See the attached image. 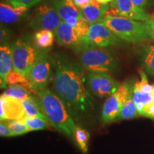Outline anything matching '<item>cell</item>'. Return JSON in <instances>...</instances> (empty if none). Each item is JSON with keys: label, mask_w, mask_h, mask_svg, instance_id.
<instances>
[{"label": "cell", "mask_w": 154, "mask_h": 154, "mask_svg": "<svg viewBox=\"0 0 154 154\" xmlns=\"http://www.w3.org/2000/svg\"><path fill=\"white\" fill-rule=\"evenodd\" d=\"M153 95H154V85L153 86Z\"/></svg>", "instance_id": "cell-36"}, {"label": "cell", "mask_w": 154, "mask_h": 154, "mask_svg": "<svg viewBox=\"0 0 154 154\" xmlns=\"http://www.w3.org/2000/svg\"><path fill=\"white\" fill-rule=\"evenodd\" d=\"M61 22V19L53 5L42 4L36 9L35 14L29 23L34 29L50 30L54 32Z\"/></svg>", "instance_id": "cell-10"}, {"label": "cell", "mask_w": 154, "mask_h": 154, "mask_svg": "<svg viewBox=\"0 0 154 154\" xmlns=\"http://www.w3.org/2000/svg\"><path fill=\"white\" fill-rule=\"evenodd\" d=\"M9 128L12 131V132L15 134V136H20L24 135L30 132L31 131L29 127L24 124L22 120H13L5 121Z\"/></svg>", "instance_id": "cell-26"}, {"label": "cell", "mask_w": 154, "mask_h": 154, "mask_svg": "<svg viewBox=\"0 0 154 154\" xmlns=\"http://www.w3.org/2000/svg\"><path fill=\"white\" fill-rule=\"evenodd\" d=\"M139 116L137 107L136 103H134L132 98V92L128 96V99L125 102V103L121 108L119 114L117 117V119L121 120H129L136 118Z\"/></svg>", "instance_id": "cell-20"}, {"label": "cell", "mask_w": 154, "mask_h": 154, "mask_svg": "<svg viewBox=\"0 0 154 154\" xmlns=\"http://www.w3.org/2000/svg\"><path fill=\"white\" fill-rule=\"evenodd\" d=\"M87 85L90 91L99 98L109 97L121 86L111 74L102 72H89Z\"/></svg>", "instance_id": "cell-9"}, {"label": "cell", "mask_w": 154, "mask_h": 154, "mask_svg": "<svg viewBox=\"0 0 154 154\" xmlns=\"http://www.w3.org/2000/svg\"><path fill=\"white\" fill-rule=\"evenodd\" d=\"M89 140V133L84 128L80 126H76L75 131L74 140L78 148L84 153L88 152V142Z\"/></svg>", "instance_id": "cell-22"}, {"label": "cell", "mask_w": 154, "mask_h": 154, "mask_svg": "<svg viewBox=\"0 0 154 154\" xmlns=\"http://www.w3.org/2000/svg\"><path fill=\"white\" fill-rule=\"evenodd\" d=\"M132 98L137 107L139 116L143 111V108L154 101L153 93L141 91L134 87L132 89Z\"/></svg>", "instance_id": "cell-18"}, {"label": "cell", "mask_w": 154, "mask_h": 154, "mask_svg": "<svg viewBox=\"0 0 154 154\" xmlns=\"http://www.w3.org/2000/svg\"><path fill=\"white\" fill-rule=\"evenodd\" d=\"M11 47L13 69L26 77L34 62L44 50L39 49L34 41L28 38H19Z\"/></svg>", "instance_id": "cell-5"}, {"label": "cell", "mask_w": 154, "mask_h": 154, "mask_svg": "<svg viewBox=\"0 0 154 154\" xmlns=\"http://www.w3.org/2000/svg\"><path fill=\"white\" fill-rule=\"evenodd\" d=\"M8 35H9L8 31L2 27L1 28V42H2L4 40H5V38L8 36Z\"/></svg>", "instance_id": "cell-34"}, {"label": "cell", "mask_w": 154, "mask_h": 154, "mask_svg": "<svg viewBox=\"0 0 154 154\" xmlns=\"http://www.w3.org/2000/svg\"><path fill=\"white\" fill-rule=\"evenodd\" d=\"M79 54L82 65L89 72L112 74L119 67V58L111 50L106 47H89Z\"/></svg>", "instance_id": "cell-4"}, {"label": "cell", "mask_w": 154, "mask_h": 154, "mask_svg": "<svg viewBox=\"0 0 154 154\" xmlns=\"http://www.w3.org/2000/svg\"><path fill=\"white\" fill-rule=\"evenodd\" d=\"M54 40V34L50 30H38L34 34V41L39 49L47 50L51 47Z\"/></svg>", "instance_id": "cell-19"}, {"label": "cell", "mask_w": 154, "mask_h": 154, "mask_svg": "<svg viewBox=\"0 0 154 154\" xmlns=\"http://www.w3.org/2000/svg\"><path fill=\"white\" fill-rule=\"evenodd\" d=\"M22 103L26 116L33 117L37 116L41 117L46 119H48L44 114L40 102L38 101L37 96H35L34 94H32L29 97L22 100Z\"/></svg>", "instance_id": "cell-17"}, {"label": "cell", "mask_w": 154, "mask_h": 154, "mask_svg": "<svg viewBox=\"0 0 154 154\" xmlns=\"http://www.w3.org/2000/svg\"><path fill=\"white\" fill-rule=\"evenodd\" d=\"M54 92L62 100L75 122L83 123L93 116L94 99L88 87L82 63L69 56L57 54L53 57Z\"/></svg>", "instance_id": "cell-1"}, {"label": "cell", "mask_w": 154, "mask_h": 154, "mask_svg": "<svg viewBox=\"0 0 154 154\" xmlns=\"http://www.w3.org/2000/svg\"><path fill=\"white\" fill-rule=\"evenodd\" d=\"M131 1L134 2V5L143 9L146 7H148L150 3V0H131Z\"/></svg>", "instance_id": "cell-33"}, {"label": "cell", "mask_w": 154, "mask_h": 154, "mask_svg": "<svg viewBox=\"0 0 154 154\" xmlns=\"http://www.w3.org/2000/svg\"><path fill=\"white\" fill-rule=\"evenodd\" d=\"M109 9V5H101L96 0H93L89 5L83 7L80 10L84 18L90 24H94L100 22L106 15Z\"/></svg>", "instance_id": "cell-15"}, {"label": "cell", "mask_w": 154, "mask_h": 154, "mask_svg": "<svg viewBox=\"0 0 154 154\" xmlns=\"http://www.w3.org/2000/svg\"><path fill=\"white\" fill-rule=\"evenodd\" d=\"M0 135H1L2 137H14V136H16L5 121H1V124H0Z\"/></svg>", "instance_id": "cell-28"}, {"label": "cell", "mask_w": 154, "mask_h": 154, "mask_svg": "<svg viewBox=\"0 0 154 154\" xmlns=\"http://www.w3.org/2000/svg\"><path fill=\"white\" fill-rule=\"evenodd\" d=\"M150 36V38L152 41H154V14L151 15V19L146 22Z\"/></svg>", "instance_id": "cell-30"}, {"label": "cell", "mask_w": 154, "mask_h": 154, "mask_svg": "<svg viewBox=\"0 0 154 154\" xmlns=\"http://www.w3.org/2000/svg\"><path fill=\"white\" fill-rule=\"evenodd\" d=\"M131 87L128 83L121 84L114 93L107 97L102 107L101 120L107 124L116 120L121 108L132 92Z\"/></svg>", "instance_id": "cell-7"}, {"label": "cell", "mask_w": 154, "mask_h": 154, "mask_svg": "<svg viewBox=\"0 0 154 154\" xmlns=\"http://www.w3.org/2000/svg\"><path fill=\"white\" fill-rule=\"evenodd\" d=\"M52 5L54 6L63 22H65L71 17H84L80 9L75 5L73 0H52Z\"/></svg>", "instance_id": "cell-16"}, {"label": "cell", "mask_w": 154, "mask_h": 154, "mask_svg": "<svg viewBox=\"0 0 154 154\" xmlns=\"http://www.w3.org/2000/svg\"><path fill=\"white\" fill-rule=\"evenodd\" d=\"M53 67V58L49 55L47 50H44L34 62L26 76L36 95L38 91L47 87L51 79Z\"/></svg>", "instance_id": "cell-6"}, {"label": "cell", "mask_w": 154, "mask_h": 154, "mask_svg": "<svg viewBox=\"0 0 154 154\" xmlns=\"http://www.w3.org/2000/svg\"><path fill=\"white\" fill-rule=\"evenodd\" d=\"M42 0H8L9 3L13 7H19V6H24V7H29L39 3Z\"/></svg>", "instance_id": "cell-27"}, {"label": "cell", "mask_w": 154, "mask_h": 154, "mask_svg": "<svg viewBox=\"0 0 154 154\" xmlns=\"http://www.w3.org/2000/svg\"><path fill=\"white\" fill-rule=\"evenodd\" d=\"M141 63L146 72L154 75V45L148 46L143 50Z\"/></svg>", "instance_id": "cell-25"}, {"label": "cell", "mask_w": 154, "mask_h": 154, "mask_svg": "<svg viewBox=\"0 0 154 154\" xmlns=\"http://www.w3.org/2000/svg\"><path fill=\"white\" fill-rule=\"evenodd\" d=\"M20 17L15 11L14 7L11 5H7L5 3H1L0 5V21L5 24L16 23L20 20Z\"/></svg>", "instance_id": "cell-21"}, {"label": "cell", "mask_w": 154, "mask_h": 154, "mask_svg": "<svg viewBox=\"0 0 154 154\" xmlns=\"http://www.w3.org/2000/svg\"><path fill=\"white\" fill-rule=\"evenodd\" d=\"M15 9V11L17 12V14L19 15L20 17H24L26 16V14L28 11V7H24V6H19V7H14Z\"/></svg>", "instance_id": "cell-31"}, {"label": "cell", "mask_w": 154, "mask_h": 154, "mask_svg": "<svg viewBox=\"0 0 154 154\" xmlns=\"http://www.w3.org/2000/svg\"><path fill=\"white\" fill-rule=\"evenodd\" d=\"M36 96L50 124L74 140L77 125L59 96L47 87L38 91Z\"/></svg>", "instance_id": "cell-2"}, {"label": "cell", "mask_w": 154, "mask_h": 154, "mask_svg": "<svg viewBox=\"0 0 154 154\" xmlns=\"http://www.w3.org/2000/svg\"><path fill=\"white\" fill-rule=\"evenodd\" d=\"M140 116L154 119V101L143 108Z\"/></svg>", "instance_id": "cell-29"}, {"label": "cell", "mask_w": 154, "mask_h": 154, "mask_svg": "<svg viewBox=\"0 0 154 154\" xmlns=\"http://www.w3.org/2000/svg\"><path fill=\"white\" fill-rule=\"evenodd\" d=\"M22 121L29 127L31 131L47 129L49 125H51L48 119L37 116H26L24 119H22Z\"/></svg>", "instance_id": "cell-24"}, {"label": "cell", "mask_w": 154, "mask_h": 154, "mask_svg": "<svg viewBox=\"0 0 154 154\" xmlns=\"http://www.w3.org/2000/svg\"><path fill=\"white\" fill-rule=\"evenodd\" d=\"M54 36L59 45L74 49L77 53L85 49L83 37L80 36L74 28L66 22L61 21L56 29Z\"/></svg>", "instance_id": "cell-12"}, {"label": "cell", "mask_w": 154, "mask_h": 154, "mask_svg": "<svg viewBox=\"0 0 154 154\" xmlns=\"http://www.w3.org/2000/svg\"><path fill=\"white\" fill-rule=\"evenodd\" d=\"M83 39L85 44V49L118 45L122 41L101 22L90 24L88 34L83 37Z\"/></svg>", "instance_id": "cell-8"}, {"label": "cell", "mask_w": 154, "mask_h": 154, "mask_svg": "<svg viewBox=\"0 0 154 154\" xmlns=\"http://www.w3.org/2000/svg\"><path fill=\"white\" fill-rule=\"evenodd\" d=\"M73 1L78 8L82 9L83 7L89 5L93 0H73Z\"/></svg>", "instance_id": "cell-32"}, {"label": "cell", "mask_w": 154, "mask_h": 154, "mask_svg": "<svg viewBox=\"0 0 154 154\" xmlns=\"http://www.w3.org/2000/svg\"><path fill=\"white\" fill-rule=\"evenodd\" d=\"M96 2H98L101 4V5H108V4H110L111 2L113 1V0H96Z\"/></svg>", "instance_id": "cell-35"}, {"label": "cell", "mask_w": 154, "mask_h": 154, "mask_svg": "<svg viewBox=\"0 0 154 154\" xmlns=\"http://www.w3.org/2000/svg\"><path fill=\"white\" fill-rule=\"evenodd\" d=\"M32 94H33L29 91L24 86L19 85V84H15V85L9 86L5 90L2 95L22 101V100L29 97L30 95H32Z\"/></svg>", "instance_id": "cell-23"}, {"label": "cell", "mask_w": 154, "mask_h": 154, "mask_svg": "<svg viewBox=\"0 0 154 154\" xmlns=\"http://www.w3.org/2000/svg\"><path fill=\"white\" fill-rule=\"evenodd\" d=\"M100 22L122 41L140 43L151 40L146 22L118 16H106Z\"/></svg>", "instance_id": "cell-3"}, {"label": "cell", "mask_w": 154, "mask_h": 154, "mask_svg": "<svg viewBox=\"0 0 154 154\" xmlns=\"http://www.w3.org/2000/svg\"><path fill=\"white\" fill-rule=\"evenodd\" d=\"M26 117L22 101L2 94L0 97L1 121L22 120Z\"/></svg>", "instance_id": "cell-13"}, {"label": "cell", "mask_w": 154, "mask_h": 154, "mask_svg": "<svg viewBox=\"0 0 154 154\" xmlns=\"http://www.w3.org/2000/svg\"><path fill=\"white\" fill-rule=\"evenodd\" d=\"M109 5L110 9L106 16L124 17L143 22L151 19V15L145 9L137 7L131 0H113Z\"/></svg>", "instance_id": "cell-11"}, {"label": "cell", "mask_w": 154, "mask_h": 154, "mask_svg": "<svg viewBox=\"0 0 154 154\" xmlns=\"http://www.w3.org/2000/svg\"><path fill=\"white\" fill-rule=\"evenodd\" d=\"M12 69L13 62L11 46L2 44L0 47V84L2 88H5L8 86L7 79Z\"/></svg>", "instance_id": "cell-14"}]
</instances>
